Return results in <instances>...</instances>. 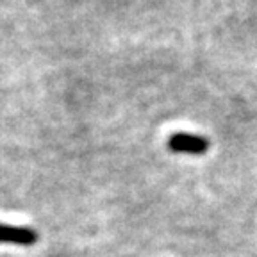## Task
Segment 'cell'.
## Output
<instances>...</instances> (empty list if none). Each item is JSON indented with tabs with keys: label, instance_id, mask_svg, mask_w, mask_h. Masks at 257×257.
<instances>
[{
	"label": "cell",
	"instance_id": "cell-1",
	"mask_svg": "<svg viewBox=\"0 0 257 257\" xmlns=\"http://www.w3.org/2000/svg\"><path fill=\"white\" fill-rule=\"evenodd\" d=\"M168 149L179 154H205L209 149V140L195 134L177 133L168 138Z\"/></svg>",
	"mask_w": 257,
	"mask_h": 257
},
{
	"label": "cell",
	"instance_id": "cell-2",
	"mask_svg": "<svg viewBox=\"0 0 257 257\" xmlns=\"http://www.w3.org/2000/svg\"><path fill=\"white\" fill-rule=\"evenodd\" d=\"M38 241V234L29 227H13L0 223V243H13L20 246H32Z\"/></svg>",
	"mask_w": 257,
	"mask_h": 257
}]
</instances>
